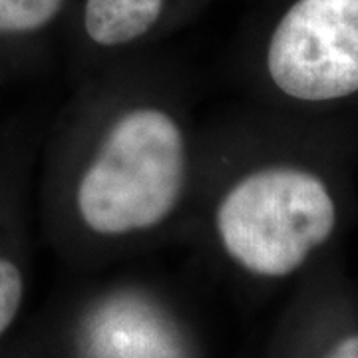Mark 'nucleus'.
<instances>
[{"label":"nucleus","mask_w":358,"mask_h":358,"mask_svg":"<svg viewBox=\"0 0 358 358\" xmlns=\"http://www.w3.org/2000/svg\"><path fill=\"white\" fill-rule=\"evenodd\" d=\"M187 181V143L179 122L159 106L120 114L76 183L74 203L86 229L126 237L162 225L178 209Z\"/></svg>","instance_id":"nucleus-1"},{"label":"nucleus","mask_w":358,"mask_h":358,"mask_svg":"<svg viewBox=\"0 0 358 358\" xmlns=\"http://www.w3.org/2000/svg\"><path fill=\"white\" fill-rule=\"evenodd\" d=\"M336 205L324 181L307 169L271 166L249 171L221 195L215 233L245 271L285 277L327 243Z\"/></svg>","instance_id":"nucleus-2"},{"label":"nucleus","mask_w":358,"mask_h":358,"mask_svg":"<svg viewBox=\"0 0 358 358\" xmlns=\"http://www.w3.org/2000/svg\"><path fill=\"white\" fill-rule=\"evenodd\" d=\"M267 72L303 102L358 92V0H296L271 34Z\"/></svg>","instance_id":"nucleus-3"},{"label":"nucleus","mask_w":358,"mask_h":358,"mask_svg":"<svg viewBox=\"0 0 358 358\" xmlns=\"http://www.w3.org/2000/svg\"><path fill=\"white\" fill-rule=\"evenodd\" d=\"M88 358H185L171 327L138 301H112L86 324Z\"/></svg>","instance_id":"nucleus-4"},{"label":"nucleus","mask_w":358,"mask_h":358,"mask_svg":"<svg viewBox=\"0 0 358 358\" xmlns=\"http://www.w3.org/2000/svg\"><path fill=\"white\" fill-rule=\"evenodd\" d=\"M162 13L164 0H86L84 30L94 44L117 48L150 34Z\"/></svg>","instance_id":"nucleus-5"},{"label":"nucleus","mask_w":358,"mask_h":358,"mask_svg":"<svg viewBox=\"0 0 358 358\" xmlns=\"http://www.w3.org/2000/svg\"><path fill=\"white\" fill-rule=\"evenodd\" d=\"M66 0H0V34H30L52 24Z\"/></svg>","instance_id":"nucleus-6"},{"label":"nucleus","mask_w":358,"mask_h":358,"mask_svg":"<svg viewBox=\"0 0 358 358\" xmlns=\"http://www.w3.org/2000/svg\"><path fill=\"white\" fill-rule=\"evenodd\" d=\"M24 296V279L16 263L0 255V336L16 319Z\"/></svg>","instance_id":"nucleus-7"},{"label":"nucleus","mask_w":358,"mask_h":358,"mask_svg":"<svg viewBox=\"0 0 358 358\" xmlns=\"http://www.w3.org/2000/svg\"><path fill=\"white\" fill-rule=\"evenodd\" d=\"M327 358H358V334L348 336L343 343H338Z\"/></svg>","instance_id":"nucleus-8"}]
</instances>
